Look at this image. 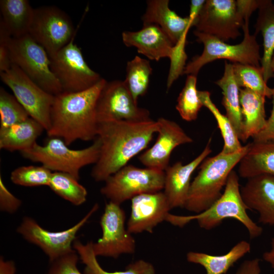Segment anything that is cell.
Here are the masks:
<instances>
[{
	"label": "cell",
	"instance_id": "cell-1",
	"mask_svg": "<svg viewBox=\"0 0 274 274\" xmlns=\"http://www.w3.org/2000/svg\"><path fill=\"white\" fill-rule=\"evenodd\" d=\"M158 130V123L152 119L99 122L97 137L100 142V152L91 172L92 178L105 182L145 149Z\"/></svg>",
	"mask_w": 274,
	"mask_h": 274
},
{
	"label": "cell",
	"instance_id": "cell-2",
	"mask_svg": "<svg viewBox=\"0 0 274 274\" xmlns=\"http://www.w3.org/2000/svg\"><path fill=\"white\" fill-rule=\"evenodd\" d=\"M107 81L101 80L92 87L79 92H62L54 96L50 113L49 138L62 139L69 146L77 140L94 141L98 122L96 105Z\"/></svg>",
	"mask_w": 274,
	"mask_h": 274
},
{
	"label": "cell",
	"instance_id": "cell-3",
	"mask_svg": "<svg viewBox=\"0 0 274 274\" xmlns=\"http://www.w3.org/2000/svg\"><path fill=\"white\" fill-rule=\"evenodd\" d=\"M249 210L241 192L239 176L234 170L230 174L223 191L220 196L206 210L193 215L180 216L168 214L166 221L182 227L193 220L205 230L213 229L228 219L236 220L247 230L252 239L260 236L263 229L248 215Z\"/></svg>",
	"mask_w": 274,
	"mask_h": 274
},
{
	"label": "cell",
	"instance_id": "cell-4",
	"mask_svg": "<svg viewBox=\"0 0 274 274\" xmlns=\"http://www.w3.org/2000/svg\"><path fill=\"white\" fill-rule=\"evenodd\" d=\"M248 144L232 154L219 153L207 157L199 165V170L191 182L184 208L199 213L209 208L221 195L228 178L248 150Z\"/></svg>",
	"mask_w": 274,
	"mask_h": 274
},
{
	"label": "cell",
	"instance_id": "cell-5",
	"mask_svg": "<svg viewBox=\"0 0 274 274\" xmlns=\"http://www.w3.org/2000/svg\"><path fill=\"white\" fill-rule=\"evenodd\" d=\"M100 148L97 137L92 145L80 150L69 148L60 138L50 137L44 145L36 143L20 153L24 158L40 163L51 172L67 173L79 180L81 168L97 162Z\"/></svg>",
	"mask_w": 274,
	"mask_h": 274
},
{
	"label": "cell",
	"instance_id": "cell-6",
	"mask_svg": "<svg viewBox=\"0 0 274 274\" xmlns=\"http://www.w3.org/2000/svg\"><path fill=\"white\" fill-rule=\"evenodd\" d=\"M249 20V18L245 19L242 26L244 39L236 45L227 44L214 36L195 30L194 34L197 41L203 44V50L200 55L195 57L185 66L183 74L197 76L204 65L220 59H228L233 63L260 66V47L256 35L250 33Z\"/></svg>",
	"mask_w": 274,
	"mask_h": 274
},
{
	"label": "cell",
	"instance_id": "cell-7",
	"mask_svg": "<svg viewBox=\"0 0 274 274\" xmlns=\"http://www.w3.org/2000/svg\"><path fill=\"white\" fill-rule=\"evenodd\" d=\"M7 44L12 64L46 92L53 95L62 92L51 70L47 52L29 34L19 38L9 37Z\"/></svg>",
	"mask_w": 274,
	"mask_h": 274
},
{
	"label": "cell",
	"instance_id": "cell-8",
	"mask_svg": "<svg viewBox=\"0 0 274 274\" xmlns=\"http://www.w3.org/2000/svg\"><path fill=\"white\" fill-rule=\"evenodd\" d=\"M164 178V171L127 164L105 181L100 193L109 201L121 204L142 194L161 191Z\"/></svg>",
	"mask_w": 274,
	"mask_h": 274
},
{
	"label": "cell",
	"instance_id": "cell-9",
	"mask_svg": "<svg viewBox=\"0 0 274 274\" xmlns=\"http://www.w3.org/2000/svg\"><path fill=\"white\" fill-rule=\"evenodd\" d=\"M76 30L64 11L55 6H44L35 9L29 35L50 58L70 42Z\"/></svg>",
	"mask_w": 274,
	"mask_h": 274
},
{
	"label": "cell",
	"instance_id": "cell-10",
	"mask_svg": "<svg viewBox=\"0 0 274 274\" xmlns=\"http://www.w3.org/2000/svg\"><path fill=\"white\" fill-rule=\"evenodd\" d=\"M74 38L75 36L50 58L51 70L63 92H76L87 89L102 78L87 64L81 49L74 43Z\"/></svg>",
	"mask_w": 274,
	"mask_h": 274
},
{
	"label": "cell",
	"instance_id": "cell-11",
	"mask_svg": "<svg viewBox=\"0 0 274 274\" xmlns=\"http://www.w3.org/2000/svg\"><path fill=\"white\" fill-rule=\"evenodd\" d=\"M0 76L29 116L47 131L50 126L51 109L55 95L41 88L15 64H12L9 70L0 73Z\"/></svg>",
	"mask_w": 274,
	"mask_h": 274
},
{
	"label": "cell",
	"instance_id": "cell-12",
	"mask_svg": "<svg viewBox=\"0 0 274 274\" xmlns=\"http://www.w3.org/2000/svg\"><path fill=\"white\" fill-rule=\"evenodd\" d=\"M98 209V205L95 203L76 224L59 231L46 230L33 219L25 217L18 227L17 232L25 240L39 247L48 257L51 263L74 250L73 243L77 233Z\"/></svg>",
	"mask_w": 274,
	"mask_h": 274
},
{
	"label": "cell",
	"instance_id": "cell-13",
	"mask_svg": "<svg viewBox=\"0 0 274 274\" xmlns=\"http://www.w3.org/2000/svg\"><path fill=\"white\" fill-rule=\"evenodd\" d=\"M126 215L120 204L109 201L105 206L100 220L102 236L93 243L97 256L118 258L123 254H133L135 241L125 227Z\"/></svg>",
	"mask_w": 274,
	"mask_h": 274
},
{
	"label": "cell",
	"instance_id": "cell-14",
	"mask_svg": "<svg viewBox=\"0 0 274 274\" xmlns=\"http://www.w3.org/2000/svg\"><path fill=\"white\" fill-rule=\"evenodd\" d=\"M99 122L111 121L143 122L151 119L147 109L138 106L124 81L106 83L96 105Z\"/></svg>",
	"mask_w": 274,
	"mask_h": 274
},
{
	"label": "cell",
	"instance_id": "cell-15",
	"mask_svg": "<svg viewBox=\"0 0 274 274\" xmlns=\"http://www.w3.org/2000/svg\"><path fill=\"white\" fill-rule=\"evenodd\" d=\"M244 20L236 1L207 0L197 18L195 30L214 36L223 42L241 36Z\"/></svg>",
	"mask_w": 274,
	"mask_h": 274
},
{
	"label": "cell",
	"instance_id": "cell-16",
	"mask_svg": "<svg viewBox=\"0 0 274 274\" xmlns=\"http://www.w3.org/2000/svg\"><path fill=\"white\" fill-rule=\"evenodd\" d=\"M157 138L153 146L140 155V162L146 167L165 171L169 166L171 154L182 145L193 142V139L174 121L160 117Z\"/></svg>",
	"mask_w": 274,
	"mask_h": 274
},
{
	"label": "cell",
	"instance_id": "cell-17",
	"mask_svg": "<svg viewBox=\"0 0 274 274\" xmlns=\"http://www.w3.org/2000/svg\"><path fill=\"white\" fill-rule=\"evenodd\" d=\"M172 210L163 192L144 193L131 199L127 230L132 233H152L159 224L166 221Z\"/></svg>",
	"mask_w": 274,
	"mask_h": 274
},
{
	"label": "cell",
	"instance_id": "cell-18",
	"mask_svg": "<svg viewBox=\"0 0 274 274\" xmlns=\"http://www.w3.org/2000/svg\"><path fill=\"white\" fill-rule=\"evenodd\" d=\"M211 138L202 152L193 160L183 164L178 161L169 165L164 171V193L171 209L184 208L191 185L193 172L212 152Z\"/></svg>",
	"mask_w": 274,
	"mask_h": 274
},
{
	"label": "cell",
	"instance_id": "cell-19",
	"mask_svg": "<svg viewBox=\"0 0 274 274\" xmlns=\"http://www.w3.org/2000/svg\"><path fill=\"white\" fill-rule=\"evenodd\" d=\"M142 19L143 25L159 26L169 37L174 46L185 45L189 28L195 22L189 16L182 17L170 9L168 0H150Z\"/></svg>",
	"mask_w": 274,
	"mask_h": 274
},
{
	"label": "cell",
	"instance_id": "cell-20",
	"mask_svg": "<svg viewBox=\"0 0 274 274\" xmlns=\"http://www.w3.org/2000/svg\"><path fill=\"white\" fill-rule=\"evenodd\" d=\"M241 192L248 209L258 214L260 223L274 225V177L262 174L248 179Z\"/></svg>",
	"mask_w": 274,
	"mask_h": 274
},
{
	"label": "cell",
	"instance_id": "cell-21",
	"mask_svg": "<svg viewBox=\"0 0 274 274\" xmlns=\"http://www.w3.org/2000/svg\"><path fill=\"white\" fill-rule=\"evenodd\" d=\"M124 44L135 47L138 53L148 59L158 61L164 57L170 58L174 45L167 35L157 25H143L135 31H124L122 33Z\"/></svg>",
	"mask_w": 274,
	"mask_h": 274
},
{
	"label": "cell",
	"instance_id": "cell-22",
	"mask_svg": "<svg viewBox=\"0 0 274 274\" xmlns=\"http://www.w3.org/2000/svg\"><path fill=\"white\" fill-rule=\"evenodd\" d=\"M239 99L243 116V127L239 140L245 142L253 138L265 127V97L249 89H240Z\"/></svg>",
	"mask_w": 274,
	"mask_h": 274
},
{
	"label": "cell",
	"instance_id": "cell-23",
	"mask_svg": "<svg viewBox=\"0 0 274 274\" xmlns=\"http://www.w3.org/2000/svg\"><path fill=\"white\" fill-rule=\"evenodd\" d=\"M248 145L238 163L239 177L247 179L262 174L274 177V142H253Z\"/></svg>",
	"mask_w": 274,
	"mask_h": 274
},
{
	"label": "cell",
	"instance_id": "cell-24",
	"mask_svg": "<svg viewBox=\"0 0 274 274\" xmlns=\"http://www.w3.org/2000/svg\"><path fill=\"white\" fill-rule=\"evenodd\" d=\"M34 10L27 0H1L0 25L12 38L29 34Z\"/></svg>",
	"mask_w": 274,
	"mask_h": 274
},
{
	"label": "cell",
	"instance_id": "cell-25",
	"mask_svg": "<svg viewBox=\"0 0 274 274\" xmlns=\"http://www.w3.org/2000/svg\"><path fill=\"white\" fill-rule=\"evenodd\" d=\"M251 245L242 240L235 245L227 253L221 255L190 251L187 260L204 267L206 274H225L238 260L251 251Z\"/></svg>",
	"mask_w": 274,
	"mask_h": 274
},
{
	"label": "cell",
	"instance_id": "cell-26",
	"mask_svg": "<svg viewBox=\"0 0 274 274\" xmlns=\"http://www.w3.org/2000/svg\"><path fill=\"white\" fill-rule=\"evenodd\" d=\"M44 127L31 117L10 127L0 129V148L20 152L31 147Z\"/></svg>",
	"mask_w": 274,
	"mask_h": 274
},
{
	"label": "cell",
	"instance_id": "cell-27",
	"mask_svg": "<svg viewBox=\"0 0 274 274\" xmlns=\"http://www.w3.org/2000/svg\"><path fill=\"white\" fill-rule=\"evenodd\" d=\"M258 10L255 35L261 32L263 37V53L261 67L264 80L267 83L270 78H274L270 68L274 53V5L271 1L262 0Z\"/></svg>",
	"mask_w": 274,
	"mask_h": 274
},
{
	"label": "cell",
	"instance_id": "cell-28",
	"mask_svg": "<svg viewBox=\"0 0 274 274\" xmlns=\"http://www.w3.org/2000/svg\"><path fill=\"white\" fill-rule=\"evenodd\" d=\"M215 83L222 90V103L226 111V116L233 126L239 139L243 127L239 99L241 88L235 80L232 63L225 61L223 75Z\"/></svg>",
	"mask_w": 274,
	"mask_h": 274
},
{
	"label": "cell",
	"instance_id": "cell-29",
	"mask_svg": "<svg viewBox=\"0 0 274 274\" xmlns=\"http://www.w3.org/2000/svg\"><path fill=\"white\" fill-rule=\"evenodd\" d=\"M93 242L83 244L76 239L73 248L77 252L83 263L85 265L84 274H155L153 265L140 259L129 264L123 271H108L99 264L93 249Z\"/></svg>",
	"mask_w": 274,
	"mask_h": 274
},
{
	"label": "cell",
	"instance_id": "cell-30",
	"mask_svg": "<svg viewBox=\"0 0 274 274\" xmlns=\"http://www.w3.org/2000/svg\"><path fill=\"white\" fill-rule=\"evenodd\" d=\"M198 95L202 106L206 107L213 114L219 128L224 141L220 152L228 154L241 150L242 146L238 135L232 123L226 115L222 114L211 98L208 91L198 90Z\"/></svg>",
	"mask_w": 274,
	"mask_h": 274
},
{
	"label": "cell",
	"instance_id": "cell-31",
	"mask_svg": "<svg viewBox=\"0 0 274 274\" xmlns=\"http://www.w3.org/2000/svg\"><path fill=\"white\" fill-rule=\"evenodd\" d=\"M126 75L124 81L134 100L147 91L152 68L149 61L135 56L127 63Z\"/></svg>",
	"mask_w": 274,
	"mask_h": 274
},
{
	"label": "cell",
	"instance_id": "cell-32",
	"mask_svg": "<svg viewBox=\"0 0 274 274\" xmlns=\"http://www.w3.org/2000/svg\"><path fill=\"white\" fill-rule=\"evenodd\" d=\"M79 180L69 174L52 172L49 188L57 195L75 206H80L86 200L87 191Z\"/></svg>",
	"mask_w": 274,
	"mask_h": 274
},
{
	"label": "cell",
	"instance_id": "cell-33",
	"mask_svg": "<svg viewBox=\"0 0 274 274\" xmlns=\"http://www.w3.org/2000/svg\"><path fill=\"white\" fill-rule=\"evenodd\" d=\"M233 73L239 87L271 98L273 88L269 87L264 80L261 66L233 63Z\"/></svg>",
	"mask_w": 274,
	"mask_h": 274
},
{
	"label": "cell",
	"instance_id": "cell-34",
	"mask_svg": "<svg viewBox=\"0 0 274 274\" xmlns=\"http://www.w3.org/2000/svg\"><path fill=\"white\" fill-rule=\"evenodd\" d=\"M196 76H187L185 85L177 99L176 109L181 118L188 122L195 120L203 106L196 88Z\"/></svg>",
	"mask_w": 274,
	"mask_h": 274
},
{
	"label": "cell",
	"instance_id": "cell-35",
	"mask_svg": "<svg viewBox=\"0 0 274 274\" xmlns=\"http://www.w3.org/2000/svg\"><path fill=\"white\" fill-rule=\"evenodd\" d=\"M30 117L14 95L0 88V129L10 127Z\"/></svg>",
	"mask_w": 274,
	"mask_h": 274
},
{
	"label": "cell",
	"instance_id": "cell-36",
	"mask_svg": "<svg viewBox=\"0 0 274 274\" xmlns=\"http://www.w3.org/2000/svg\"><path fill=\"white\" fill-rule=\"evenodd\" d=\"M52 172L41 166H22L14 169L10 179L16 185L25 187L49 186Z\"/></svg>",
	"mask_w": 274,
	"mask_h": 274
},
{
	"label": "cell",
	"instance_id": "cell-37",
	"mask_svg": "<svg viewBox=\"0 0 274 274\" xmlns=\"http://www.w3.org/2000/svg\"><path fill=\"white\" fill-rule=\"evenodd\" d=\"M79 258L74 250L51 262L47 274H82L77 267Z\"/></svg>",
	"mask_w": 274,
	"mask_h": 274
},
{
	"label": "cell",
	"instance_id": "cell-38",
	"mask_svg": "<svg viewBox=\"0 0 274 274\" xmlns=\"http://www.w3.org/2000/svg\"><path fill=\"white\" fill-rule=\"evenodd\" d=\"M22 201L13 195L0 177V209L1 211L13 214L20 207Z\"/></svg>",
	"mask_w": 274,
	"mask_h": 274
},
{
	"label": "cell",
	"instance_id": "cell-39",
	"mask_svg": "<svg viewBox=\"0 0 274 274\" xmlns=\"http://www.w3.org/2000/svg\"><path fill=\"white\" fill-rule=\"evenodd\" d=\"M9 37H11L0 25V73L7 71L12 65L7 44Z\"/></svg>",
	"mask_w": 274,
	"mask_h": 274
},
{
	"label": "cell",
	"instance_id": "cell-40",
	"mask_svg": "<svg viewBox=\"0 0 274 274\" xmlns=\"http://www.w3.org/2000/svg\"><path fill=\"white\" fill-rule=\"evenodd\" d=\"M272 109L264 128L253 138L254 142H274V88L271 96Z\"/></svg>",
	"mask_w": 274,
	"mask_h": 274
},
{
	"label": "cell",
	"instance_id": "cell-41",
	"mask_svg": "<svg viewBox=\"0 0 274 274\" xmlns=\"http://www.w3.org/2000/svg\"><path fill=\"white\" fill-rule=\"evenodd\" d=\"M261 1H236L237 10L244 20L250 18L252 13L256 9H258Z\"/></svg>",
	"mask_w": 274,
	"mask_h": 274
},
{
	"label": "cell",
	"instance_id": "cell-42",
	"mask_svg": "<svg viewBox=\"0 0 274 274\" xmlns=\"http://www.w3.org/2000/svg\"><path fill=\"white\" fill-rule=\"evenodd\" d=\"M260 260L258 258L244 261L235 274H260Z\"/></svg>",
	"mask_w": 274,
	"mask_h": 274
},
{
	"label": "cell",
	"instance_id": "cell-43",
	"mask_svg": "<svg viewBox=\"0 0 274 274\" xmlns=\"http://www.w3.org/2000/svg\"><path fill=\"white\" fill-rule=\"evenodd\" d=\"M205 2L204 0H192L191 1L189 17L194 21L195 24Z\"/></svg>",
	"mask_w": 274,
	"mask_h": 274
},
{
	"label": "cell",
	"instance_id": "cell-44",
	"mask_svg": "<svg viewBox=\"0 0 274 274\" xmlns=\"http://www.w3.org/2000/svg\"><path fill=\"white\" fill-rule=\"evenodd\" d=\"M16 266L12 260H5L3 257L0 258V274H15Z\"/></svg>",
	"mask_w": 274,
	"mask_h": 274
},
{
	"label": "cell",
	"instance_id": "cell-45",
	"mask_svg": "<svg viewBox=\"0 0 274 274\" xmlns=\"http://www.w3.org/2000/svg\"><path fill=\"white\" fill-rule=\"evenodd\" d=\"M262 258L274 269V236L271 238L269 249L263 254Z\"/></svg>",
	"mask_w": 274,
	"mask_h": 274
},
{
	"label": "cell",
	"instance_id": "cell-46",
	"mask_svg": "<svg viewBox=\"0 0 274 274\" xmlns=\"http://www.w3.org/2000/svg\"><path fill=\"white\" fill-rule=\"evenodd\" d=\"M270 68L274 76V53L273 54V56L272 57L271 62H270Z\"/></svg>",
	"mask_w": 274,
	"mask_h": 274
}]
</instances>
